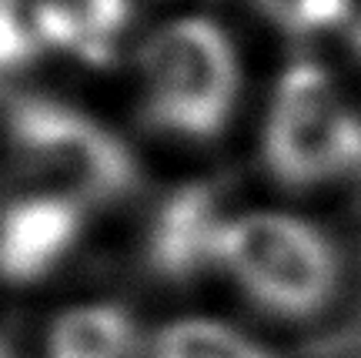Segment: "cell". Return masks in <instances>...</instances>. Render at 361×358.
Here are the masks:
<instances>
[{
	"label": "cell",
	"instance_id": "cell-13",
	"mask_svg": "<svg viewBox=\"0 0 361 358\" xmlns=\"http://www.w3.org/2000/svg\"><path fill=\"white\" fill-rule=\"evenodd\" d=\"M355 47H358V54H361V24H358V30H355Z\"/></svg>",
	"mask_w": 361,
	"mask_h": 358
},
{
	"label": "cell",
	"instance_id": "cell-8",
	"mask_svg": "<svg viewBox=\"0 0 361 358\" xmlns=\"http://www.w3.org/2000/svg\"><path fill=\"white\" fill-rule=\"evenodd\" d=\"M47 358H137V325L107 302L67 308L51 321Z\"/></svg>",
	"mask_w": 361,
	"mask_h": 358
},
{
	"label": "cell",
	"instance_id": "cell-1",
	"mask_svg": "<svg viewBox=\"0 0 361 358\" xmlns=\"http://www.w3.org/2000/svg\"><path fill=\"white\" fill-rule=\"evenodd\" d=\"M144 117L184 141H211L238 104L241 67L231 37L204 17L161 27L141 51Z\"/></svg>",
	"mask_w": 361,
	"mask_h": 358
},
{
	"label": "cell",
	"instance_id": "cell-6",
	"mask_svg": "<svg viewBox=\"0 0 361 358\" xmlns=\"http://www.w3.org/2000/svg\"><path fill=\"white\" fill-rule=\"evenodd\" d=\"M84 211L78 198L54 188L7 201L0 208V278L11 285L47 278L74 251Z\"/></svg>",
	"mask_w": 361,
	"mask_h": 358
},
{
	"label": "cell",
	"instance_id": "cell-3",
	"mask_svg": "<svg viewBox=\"0 0 361 358\" xmlns=\"http://www.w3.org/2000/svg\"><path fill=\"white\" fill-rule=\"evenodd\" d=\"M264 165L284 188H314L361 171V117L314 61H298L278 80L264 124Z\"/></svg>",
	"mask_w": 361,
	"mask_h": 358
},
{
	"label": "cell",
	"instance_id": "cell-12",
	"mask_svg": "<svg viewBox=\"0 0 361 358\" xmlns=\"http://www.w3.org/2000/svg\"><path fill=\"white\" fill-rule=\"evenodd\" d=\"M0 358H17V352H13V345H11V342H7V338H4V335H0Z\"/></svg>",
	"mask_w": 361,
	"mask_h": 358
},
{
	"label": "cell",
	"instance_id": "cell-7",
	"mask_svg": "<svg viewBox=\"0 0 361 358\" xmlns=\"http://www.w3.org/2000/svg\"><path fill=\"white\" fill-rule=\"evenodd\" d=\"M134 20V0H37L34 24L44 51H67L87 64H111Z\"/></svg>",
	"mask_w": 361,
	"mask_h": 358
},
{
	"label": "cell",
	"instance_id": "cell-11",
	"mask_svg": "<svg viewBox=\"0 0 361 358\" xmlns=\"http://www.w3.org/2000/svg\"><path fill=\"white\" fill-rule=\"evenodd\" d=\"M44 51L34 24V4L0 0V74L24 67Z\"/></svg>",
	"mask_w": 361,
	"mask_h": 358
},
{
	"label": "cell",
	"instance_id": "cell-10",
	"mask_svg": "<svg viewBox=\"0 0 361 358\" xmlns=\"http://www.w3.org/2000/svg\"><path fill=\"white\" fill-rule=\"evenodd\" d=\"M258 11L288 34H322L351 17V0H255Z\"/></svg>",
	"mask_w": 361,
	"mask_h": 358
},
{
	"label": "cell",
	"instance_id": "cell-9",
	"mask_svg": "<svg viewBox=\"0 0 361 358\" xmlns=\"http://www.w3.org/2000/svg\"><path fill=\"white\" fill-rule=\"evenodd\" d=\"M151 358H271L251 335L214 318H180L151 342Z\"/></svg>",
	"mask_w": 361,
	"mask_h": 358
},
{
	"label": "cell",
	"instance_id": "cell-5",
	"mask_svg": "<svg viewBox=\"0 0 361 358\" xmlns=\"http://www.w3.org/2000/svg\"><path fill=\"white\" fill-rule=\"evenodd\" d=\"M231 217L214 181H191L171 191L147 231V261L171 282H191L221 268V248Z\"/></svg>",
	"mask_w": 361,
	"mask_h": 358
},
{
	"label": "cell",
	"instance_id": "cell-2",
	"mask_svg": "<svg viewBox=\"0 0 361 358\" xmlns=\"http://www.w3.org/2000/svg\"><path fill=\"white\" fill-rule=\"evenodd\" d=\"M221 268L258 308L288 321L322 315L341 282V261L328 234L278 211L231 217Z\"/></svg>",
	"mask_w": 361,
	"mask_h": 358
},
{
	"label": "cell",
	"instance_id": "cell-4",
	"mask_svg": "<svg viewBox=\"0 0 361 358\" xmlns=\"http://www.w3.org/2000/svg\"><path fill=\"white\" fill-rule=\"evenodd\" d=\"M7 134L17 157L80 205L114 201L137 184L124 144L94 117L47 97H17L7 107Z\"/></svg>",
	"mask_w": 361,
	"mask_h": 358
}]
</instances>
